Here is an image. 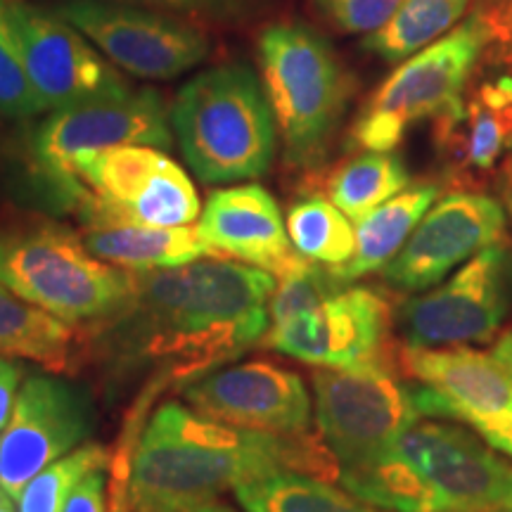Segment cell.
I'll use <instances>...</instances> for the list:
<instances>
[{"label":"cell","instance_id":"cell-42","mask_svg":"<svg viewBox=\"0 0 512 512\" xmlns=\"http://www.w3.org/2000/svg\"><path fill=\"white\" fill-rule=\"evenodd\" d=\"M501 512H512V494H510L508 501H505V505L501 508Z\"/></svg>","mask_w":512,"mask_h":512},{"label":"cell","instance_id":"cell-37","mask_svg":"<svg viewBox=\"0 0 512 512\" xmlns=\"http://www.w3.org/2000/svg\"><path fill=\"white\" fill-rule=\"evenodd\" d=\"M498 192H501L505 214H508L512 221V150L503 157L501 174H498Z\"/></svg>","mask_w":512,"mask_h":512},{"label":"cell","instance_id":"cell-13","mask_svg":"<svg viewBox=\"0 0 512 512\" xmlns=\"http://www.w3.org/2000/svg\"><path fill=\"white\" fill-rule=\"evenodd\" d=\"M98 425L88 387L60 375L34 373L19 387L0 434V486L12 501L38 472L81 446Z\"/></svg>","mask_w":512,"mask_h":512},{"label":"cell","instance_id":"cell-31","mask_svg":"<svg viewBox=\"0 0 512 512\" xmlns=\"http://www.w3.org/2000/svg\"><path fill=\"white\" fill-rule=\"evenodd\" d=\"M41 112L43 105L24 69L10 0H0V117L24 121Z\"/></svg>","mask_w":512,"mask_h":512},{"label":"cell","instance_id":"cell-41","mask_svg":"<svg viewBox=\"0 0 512 512\" xmlns=\"http://www.w3.org/2000/svg\"><path fill=\"white\" fill-rule=\"evenodd\" d=\"M112 512H131V505L121 503V505H112Z\"/></svg>","mask_w":512,"mask_h":512},{"label":"cell","instance_id":"cell-24","mask_svg":"<svg viewBox=\"0 0 512 512\" xmlns=\"http://www.w3.org/2000/svg\"><path fill=\"white\" fill-rule=\"evenodd\" d=\"M339 484L375 508L389 512H441L432 486L394 448L361 463L339 465Z\"/></svg>","mask_w":512,"mask_h":512},{"label":"cell","instance_id":"cell-19","mask_svg":"<svg viewBox=\"0 0 512 512\" xmlns=\"http://www.w3.org/2000/svg\"><path fill=\"white\" fill-rule=\"evenodd\" d=\"M197 230L216 254L264 268L275 278L304 261L292 247L278 202L256 183L211 192Z\"/></svg>","mask_w":512,"mask_h":512},{"label":"cell","instance_id":"cell-30","mask_svg":"<svg viewBox=\"0 0 512 512\" xmlns=\"http://www.w3.org/2000/svg\"><path fill=\"white\" fill-rule=\"evenodd\" d=\"M347 285L349 283H344L332 266H323L316 264V261L304 259L302 264H297L292 271H287L278 278L271 304H268L271 325L287 323V320L316 309L318 304L335 297Z\"/></svg>","mask_w":512,"mask_h":512},{"label":"cell","instance_id":"cell-39","mask_svg":"<svg viewBox=\"0 0 512 512\" xmlns=\"http://www.w3.org/2000/svg\"><path fill=\"white\" fill-rule=\"evenodd\" d=\"M181 512H235V510H233V508H228V505H223V503L209 501V503L192 505V508H188V510H181Z\"/></svg>","mask_w":512,"mask_h":512},{"label":"cell","instance_id":"cell-8","mask_svg":"<svg viewBox=\"0 0 512 512\" xmlns=\"http://www.w3.org/2000/svg\"><path fill=\"white\" fill-rule=\"evenodd\" d=\"M88 192L76 209L83 230L112 226H190L200 197L185 169L164 150L119 145L76 164Z\"/></svg>","mask_w":512,"mask_h":512},{"label":"cell","instance_id":"cell-7","mask_svg":"<svg viewBox=\"0 0 512 512\" xmlns=\"http://www.w3.org/2000/svg\"><path fill=\"white\" fill-rule=\"evenodd\" d=\"M484 53V24L472 15L394 69L358 112L349 131V145L370 152H394L411 126L437 119L463 100L467 81Z\"/></svg>","mask_w":512,"mask_h":512},{"label":"cell","instance_id":"cell-12","mask_svg":"<svg viewBox=\"0 0 512 512\" xmlns=\"http://www.w3.org/2000/svg\"><path fill=\"white\" fill-rule=\"evenodd\" d=\"M57 15L81 31L114 67L140 79H176L209 55L211 43L195 24L110 0H60Z\"/></svg>","mask_w":512,"mask_h":512},{"label":"cell","instance_id":"cell-26","mask_svg":"<svg viewBox=\"0 0 512 512\" xmlns=\"http://www.w3.org/2000/svg\"><path fill=\"white\" fill-rule=\"evenodd\" d=\"M411 185V174L394 152H361L349 157L325 181L328 200L351 221L363 219Z\"/></svg>","mask_w":512,"mask_h":512},{"label":"cell","instance_id":"cell-34","mask_svg":"<svg viewBox=\"0 0 512 512\" xmlns=\"http://www.w3.org/2000/svg\"><path fill=\"white\" fill-rule=\"evenodd\" d=\"M138 3L152 5V8L169 10V12H183V15L226 19V17L242 15L252 0H138Z\"/></svg>","mask_w":512,"mask_h":512},{"label":"cell","instance_id":"cell-15","mask_svg":"<svg viewBox=\"0 0 512 512\" xmlns=\"http://www.w3.org/2000/svg\"><path fill=\"white\" fill-rule=\"evenodd\" d=\"M24 69L43 112L126 91L117 67L53 8L10 0Z\"/></svg>","mask_w":512,"mask_h":512},{"label":"cell","instance_id":"cell-36","mask_svg":"<svg viewBox=\"0 0 512 512\" xmlns=\"http://www.w3.org/2000/svg\"><path fill=\"white\" fill-rule=\"evenodd\" d=\"M22 382H24L22 363L12 361L8 356H0V432L8 427Z\"/></svg>","mask_w":512,"mask_h":512},{"label":"cell","instance_id":"cell-40","mask_svg":"<svg viewBox=\"0 0 512 512\" xmlns=\"http://www.w3.org/2000/svg\"><path fill=\"white\" fill-rule=\"evenodd\" d=\"M12 505H15V501H12V498L5 494V489L3 486H0V510L3 508H12Z\"/></svg>","mask_w":512,"mask_h":512},{"label":"cell","instance_id":"cell-35","mask_svg":"<svg viewBox=\"0 0 512 512\" xmlns=\"http://www.w3.org/2000/svg\"><path fill=\"white\" fill-rule=\"evenodd\" d=\"M107 467L91 470L74 486L72 496L62 512H107Z\"/></svg>","mask_w":512,"mask_h":512},{"label":"cell","instance_id":"cell-33","mask_svg":"<svg viewBox=\"0 0 512 512\" xmlns=\"http://www.w3.org/2000/svg\"><path fill=\"white\" fill-rule=\"evenodd\" d=\"M475 15L486 31V53L496 64H512V0H479Z\"/></svg>","mask_w":512,"mask_h":512},{"label":"cell","instance_id":"cell-3","mask_svg":"<svg viewBox=\"0 0 512 512\" xmlns=\"http://www.w3.org/2000/svg\"><path fill=\"white\" fill-rule=\"evenodd\" d=\"M171 128L190 171L209 185L264 176L278 145L264 86L247 64L192 76L171 107Z\"/></svg>","mask_w":512,"mask_h":512},{"label":"cell","instance_id":"cell-2","mask_svg":"<svg viewBox=\"0 0 512 512\" xmlns=\"http://www.w3.org/2000/svg\"><path fill=\"white\" fill-rule=\"evenodd\" d=\"M278 470L337 477L339 463L309 432L242 430L166 401L131 448L126 496L133 512H181Z\"/></svg>","mask_w":512,"mask_h":512},{"label":"cell","instance_id":"cell-28","mask_svg":"<svg viewBox=\"0 0 512 512\" xmlns=\"http://www.w3.org/2000/svg\"><path fill=\"white\" fill-rule=\"evenodd\" d=\"M351 219L328 197L304 195L287 211V235L304 259L323 266H342L356 252V233Z\"/></svg>","mask_w":512,"mask_h":512},{"label":"cell","instance_id":"cell-16","mask_svg":"<svg viewBox=\"0 0 512 512\" xmlns=\"http://www.w3.org/2000/svg\"><path fill=\"white\" fill-rule=\"evenodd\" d=\"M505 238V207L494 197L453 190L422 216L401 252L382 268L384 280L401 292H422L484 247Z\"/></svg>","mask_w":512,"mask_h":512},{"label":"cell","instance_id":"cell-29","mask_svg":"<svg viewBox=\"0 0 512 512\" xmlns=\"http://www.w3.org/2000/svg\"><path fill=\"white\" fill-rule=\"evenodd\" d=\"M110 451L100 444H83L50 463L17 498V512H62L74 486L98 467H110Z\"/></svg>","mask_w":512,"mask_h":512},{"label":"cell","instance_id":"cell-9","mask_svg":"<svg viewBox=\"0 0 512 512\" xmlns=\"http://www.w3.org/2000/svg\"><path fill=\"white\" fill-rule=\"evenodd\" d=\"M313 396L318 432L339 465L389 451L422 418L413 389L380 358L351 368L316 370Z\"/></svg>","mask_w":512,"mask_h":512},{"label":"cell","instance_id":"cell-10","mask_svg":"<svg viewBox=\"0 0 512 512\" xmlns=\"http://www.w3.org/2000/svg\"><path fill=\"white\" fill-rule=\"evenodd\" d=\"M403 373L415 382L420 415L475 430L512 460V380L494 356L470 347H403Z\"/></svg>","mask_w":512,"mask_h":512},{"label":"cell","instance_id":"cell-20","mask_svg":"<svg viewBox=\"0 0 512 512\" xmlns=\"http://www.w3.org/2000/svg\"><path fill=\"white\" fill-rule=\"evenodd\" d=\"M434 143L460 181L489 174L512 150V76L486 79L470 98L434 119Z\"/></svg>","mask_w":512,"mask_h":512},{"label":"cell","instance_id":"cell-1","mask_svg":"<svg viewBox=\"0 0 512 512\" xmlns=\"http://www.w3.org/2000/svg\"><path fill=\"white\" fill-rule=\"evenodd\" d=\"M275 285L264 268L219 256L133 271L131 299L93 325L95 349L119 375L155 368L159 384H185L264 339Z\"/></svg>","mask_w":512,"mask_h":512},{"label":"cell","instance_id":"cell-5","mask_svg":"<svg viewBox=\"0 0 512 512\" xmlns=\"http://www.w3.org/2000/svg\"><path fill=\"white\" fill-rule=\"evenodd\" d=\"M261 86L285 162L316 169L347 114L354 81L325 38L304 24H273L259 36Z\"/></svg>","mask_w":512,"mask_h":512},{"label":"cell","instance_id":"cell-4","mask_svg":"<svg viewBox=\"0 0 512 512\" xmlns=\"http://www.w3.org/2000/svg\"><path fill=\"white\" fill-rule=\"evenodd\" d=\"M0 285L64 323H100L133 294V271L88 252L72 228L43 219L0 223Z\"/></svg>","mask_w":512,"mask_h":512},{"label":"cell","instance_id":"cell-25","mask_svg":"<svg viewBox=\"0 0 512 512\" xmlns=\"http://www.w3.org/2000/svg\"><path fill=\"white\" fill-rule=\"evenodd\" d=\"M235 498L247 512H389L320 477L292 470L249 479L235 486Z\"/></svg>","mask_w":512,"mask_h":512},{"label":"cell","instance_id":"cell-14","mask_svg":"<svg viewBox=\"0 0 512 512\" xmlns=\"http://www.w3.org/2000/svg\"><path fill=\"white\" fill-rule=\"evenodd\" d=\"M392 448L432 486L441 512H501L512 494V465L460 422L418 420Z\"/></svg>","mask_w":512,"mask_h":512},{"label":"cell","instance_id":"cell-23","mask_svg":"<svg viewBox=\"0 0 512 512\" xmlns=\"http://www.w3.org/2000/svg\"><path fill=\"white\" fill-rule=\"evenodd\" d=\"M79 347L72 325L0 285V356L64 373L74 368Z\"/></svg>","mask_w":512,"mask_h":512},{"label":"cell","instance_id":"cell-11","mask_svg":"<svg viewBox=\"0 0 512 512\" xmlns=\"http://www.w3.org/2000/svg\"><path fill=\"white\" fill-rule=\"evenodd\" d=\"M512 309V247H484L437 290L413 297L401 309L408 347L489 344Z\"/></svg>","mask_w":512,"mask_h":512},{"label":"cell","instance_id":"cell-27","mask_svg":"<svg viewBox=\"0 0 512 512\" xmlns=\"http://www.w3.org/2000/svg\"><path fill=\"white\" fill-rule=\"evenodd\" d=\"M470 5L472 0H403L382 29L363 38V48L384 62L408 60L456 29Z\"/></svg>","mask_w":512,"mask_h":512},{"label":"cell","instance_id":"cell-38","mask_svg":"<svg viewBox=\"0 0 512 512\" xmlns=\"http://www.w3.org/2000/svg\"><path fill=\"white\" fill-rule=\"evenodd\" d=\"M494 358L498 361V366H501L512 380V330L503 332V335L496 339Z\"/></svg>","mask_w":512,"mask_h":512},{"label":"cell","instance_id":"cell-18","mask_svg":"<svg viewBox=\"0 0 512 512\" xmlns=\"http://www.w3.org/2000/svg\"><path fill=\"white\" fill-rule=\"evenodd\" d=\"M183 399L197 413L242 430L304 434L311 396L302 377L271 361H249L185 382Z\"/></svg>","mask_w":512,"mask_h":512},{"label":"cell","instance_id":"cell-22","mask_svg":"<svg viewBox=\"0 0 512 512\" xmlns=\"http://www.w3.org/2000/svg\"><path fill=\"white\" fill-rule=\"evenodd\" d=\"M439 197V185L418 183L408 185L392 200L370 211L356 221V252L347 264L332 266L344 283L380 271L401 252L422 216L432 209Z\"/></svg>","mask_w":512,"mask_h":512},{"label":"cell","instance_id":"cell-17","mask_svg":"<svg viewBox=\"0 0 512 512\" xmlns=\"http://www.w3.org/2000/svg\"><path fill=\"white\" fill-rule=\"evenodd\" d=\"M392 328V304L373 287H344L316 309L271 325L261 342L320 368H351L375 361Z\"/></svg>","mask_w":512,"mask_h":512},{"label":"cell","instance_id":"cell-32","mask_svg":"<svg viewBox=\"0 0 512 512\" xmlns=\"http://www.w3.org/2000/svg\"><path fill=\"white\" fill-rule=\"evenodd\" d=\"M403 0H316L332 27L347 34H375L396 15Z\"/></svg>","mask_w":512,"mask_h":512},{"label":"cell","instance_id":"cell-21","mask_svg":"<svg viewBox=\"0 0 512 512\" xmlns=\"http://www.w3.org/2000/svg\"><path fill=\"white\" fill-rule=\"evenodd\" d=\"M88 252L128 271L185 266L216 256L197 226H112L83 230Z\"/></svg>","mask_w":512,"mask_h":512},{"label":"cell","instance_id":"cell-6","mask_svg":"<svg viewBox=\"0 0 512 512\" xmlns=\"http://www.w3.org/2000/svg\"><path fill=\"white\" fill-rule=\"evenodd\" d=\"M119 145H174L171 112L152 88H126L50 112L29 140L31 176L50 204L62 211L81 207L88 188L76 178V164Z\"/></svg>","mask_w":512,"mask_h":512}]
</instances>
